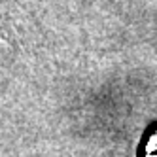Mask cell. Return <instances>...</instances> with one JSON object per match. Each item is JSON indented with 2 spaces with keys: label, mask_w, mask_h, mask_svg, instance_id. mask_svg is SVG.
<instances>
[{
  "label": "cell",
  "mask_w": 157,
  "mask_h": 157,
  "mask_svg": "<svg viewBox=\"0 0 157 157\" xmlns=\"http://www.w3.org/2000/svg\"><path fill=\"white\" fill-rule=\"evenodd\" d=\"M144 157H157V131L148 138V142H146Z\"/></svg>",
  "instance_id": "obj_1"
}]
</instances>
